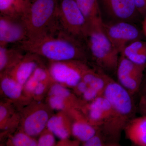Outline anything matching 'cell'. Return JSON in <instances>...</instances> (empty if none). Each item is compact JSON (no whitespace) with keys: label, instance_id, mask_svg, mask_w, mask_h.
<instances>
[{"label":"cell","instance_id":"obj_32","mask_svg":"<svg viewBox=\"0 0 146 146\" xmlns=\"http://www.w3.org/2000/svg\"><path fill=\"white\" fill-rule=\"evenodd\" d=\"M142 31L144 36L146 38V16L144 17L143 21L142 23Z\"/></svg>","mask_w":146,"mask_h":146},{"label":"cell","instance_id":"obj_11","mask_svg":"<svg viewBox=\"0 0 146 146\" xmlns=\"http://www.w3.org/2000/svg\"><path fill=\"white\" fill-rule=\"evenodd\" d=\"M80 110L91 124L101 129L109 121L112 110L109 102L102 95L85 103Z\"/></svg>","mask_w":146,"mask_h":146},{"label":"cell","instance_id":"obj_10","mask_svg":"<svg viewBox=\"0 0 146 146\" xmlns=\"http://www.w3.org/2000/svg\"><path fill=\"white\" fill-rule=\"evenodd\" d=\"M47 109L40 104L29 108L21 119L22 131L33 137L41 134L51 117Z\"/></svg>","mask_w":146,"mask_h":146},{"label":"cell","instance_id":"obj_16","mask_svg":"<svg viewBox=\"0 0 146 146\" xmlns=\"http://www.w3.org/2000/svg\"><path fill=\"white\" fill-rule=\"evenodd\" d=\"M124 131L126 138L135 145L146 146V115L132 119Z\"/></svg>","mask_w":146,"mask_h":146},{"label":"cell","instance_id":"obj_31","mask_svg":"<svg viewBox=\"0 0 146 146\" xmlns=\"http://www.w3.org/2000/svg\"><path fill=\"white\" fill-rule=\"evenodd\" d=\"M88 87V84L85 82L81 80L74 88L77 95L82 96Z\"/></svg>","mask_w":146,"mask_h":146},{"label":"cell","instance_id":"obj_30","mask_svg":"<svg viewBox=\"0 0 146 146\" xmlns=\"http://www.w3.org/2000/svg\"><path fill=\"white\" fill-rule=\"evenodd\" d=\"M138 111L142 115H146V94H142L138 103Z\"/></svg>","mask_w":146,"mask_h":146},{"label":"cell","instance_id":"obj_1","mask_svg":"<svg viewBox=\"0 0 146 146\" xmlns=\"http://www.w3.org/2000/svg\"><path fill=\"white\" fill-rule=\"evenodd\" d=\"M25 52L35 54L49 61L79 60L86 62L87 52L83 42L63 31L18 44Z\"/></svg>","mask_w":146,"mask_h":146},{"label":"cell","instance_id":"obj_4","mask_svg":"<svg viewBox=\"0 0 146 146\" xmlns=\"http://www.w3.org/2000/svg\"><path fill=\"white\" fill-rule=\"evenodd\" d=\"M104 23L89 25L84 42L86 50L100 67L108 72L117 71L119 53L112 44L103 28Z\"/></svg>","mask_w":146,"mask_h":146},{"label":"cell","instance_id":"obj_25","mask_svg":"<svg viewBox=\"0 0 146 146\" xmlns=\"http://www.w3.org/2000/svg\"><path fill=\"white\" fill-rule=\"evenodd\" d=\"M17 0H0L1 15H13L21 14L16 9Z\"/></svg>","mask_w":146,"mask_h":146},{"label":"cell","instance_id":"obj_22","mask_svg":"<svg viewBox=\"0 0 146 146\" xmlns=\"http://www.w3.org/2000/svg\"><path fill=\"white\" fill-rule=\"evenodd\" d=\"M13 108L10 104L1 103L0 106V125L1 129L2 130L8 129L11 127L15 122L18 121L17 117H15ZM16 123V122H15Z\"/></svg>","mask_w":146,"mask_h":146},{"label":"cell","instance_id":"obj_14","mask_svg":"<svg viewBox=\"0 0 146 146\" xmlns=\"http://www.w3.org/2000/svg\"><path fill=\"white\" fill-rule=\"evenodd\" d=\"M69 115L72 119V135L82 143L89 140L99 130L92 125L80 110L74 109Z\"/></svg>","mask_w":146,"mask_h":146},{"label":"cell","instance_id":"obj_20","mask_svg":"<svg viewBox=\"0 0 146 146\" xmlns=\"http://www.w3.org/2000/svg\"><path fill=\"white\" fill-rule=\"evenodd\" d=\"M1 88L5 96L14 100L21 98L23 90V86L7 72L1 74Z\"/></svg>","mask_w":146,"mask_h":146},{"label":"cell","instance_id":"obj_27","mask_svg":"<svg viewBox=\"0 0 146 146\" xmlns=\"http://www.w3.org/2000/svg\"><path fill=\"white\" fill-rule=\"evenodd\" d=\"M52 80H53L51 78L46 80L39 82L33 91L32 96L34 97L37 100L41 98V97L46 93L48 86L49 82H50Z\"/></svg>","mask_w":146,"mask_h":146},{"label":"cell","instance_id":"obj_3","mask_svg":"<svg viewBox=\"0 0 146 146\" xmlns=\"http://www.w3.org/2000/svg\"><path fill=\"white\" fill-rule=\"evenodd\" d=\"M58 9V0H30L21 13L28 39L40 38L61 29Z\"/></svg>","mask_w":146,"mask_h":146},{"label":"cell","instance_id":"obj_5","mask_svg":"<svg viewBox=\"0 0 146 146\" xmlns=\"http://www.w3.org/2000/svg\"><path fill=\"white\" fill-rule=\"evenodd\" d=\"M58 15L61 29L83 42L89 25L75 0H58Z\"/></svg>","mask_w":146,"mask_h":146},{"label":"cell","instance_id":"obj_21","mask_svg":"<svg viewBox=\"0 0 146 146\" xmlns=\"http://www.w3.org/2000/svg\"><path fill=\"white\" fill-rule=\"evenodd\" d=\"M107 75L103 71H96L89 67L84 73L82 80L103 95L106 85Z\"/></svg>","mask_w":146,"mask_h":146},{"label":"cell","instance_id":"obj_24","mask_svg":"<svg viewBox=\"0 0 146 146\" xmlns=\"http://www.w3.org/2000/svg\"><path fill=\"white\" fill-rule=\"evenodd\" d=\"M82 145L84 146H117L119 145L110 140L99 129L96 134L85 142Z\"/></svg>","mask_w":146,"mask_h":146},{"label":"cell","instance_id":"obj_13","mask_svg":"<svg viewBox=\"0 0 146 146\" xmlns=\"http://www.w3.org/2000/svg\"><path fill=\"white\" fill-rule=\"evenodd\" d=\"M25 52L23 57L13 68L6 72L23 86L36 68L44 64L42 60V57L33 53Z\"/></svg>","mask_w":146,"mask_h":146},{"label":"cell","instance_id":"obj_33","mask_svg":"<svg viewBox=\"0 0 146 146\" xmlns=\"http://www.w3.org/2000/svg\"><path fill=\"white\" fill-rule=\"evenodd\" d=\"M146 94V82L144 85L143 87V91H142V94Z\"/></svg>","mask_w":146,"mask_h":146},{"label":"cell","instance_id":"obj_15","mask_svg":"<svg viewBox=\"0 0 146 146\" xmlns=\"http://www.w3.org/2000/svg\"><path fill=\"white\" fill-rule=\"evenodd\" d=\"M72 120L66 112L61 111L51 116L47 123V129L55 136L62 140H66L72 134Z\"/></svg>","mask_w":146,"mask_h":146},{"label":"cell","instance_id":"obj_17","mask_svg":"<svg viewBox=\"0 0 146 146\" xmlns=\"http://www.w3.org/2000/svg\"><path fill=\"white\" fill-rule=\"evenodd\" d=\"M25 52L18 47L8 48L0 46V72H7L13 68L23 57Z\"/></svg>","mask_w":146,"mask_h":146},{"label":"cell","instance_id":"obj_28","mask_svg":"<svg viewBox=\"0 0 146 146\" xmlns=\"http://www.w3.org/2000/svg\"><path fill=\"white\" fill-rule=\"evenodd\" d=\"M98 91L91 87H88L86 91L82 94V100L84 102H89L93 101L98 97L102 96Z\"/></svg>","mask_w":146,"mask_h":146},{"label":"cell","instance_id":"obj_19","mask_svg":"<svg viewBox=\"0 0 146 146\" xmlns=\"http://www.w3.org/2000/svg\"><path fill=\"white\" fill-rule=\"evenodd\" d=\"M121 55L140 65L146 64V41L136 40L128 45Z\"/></svg>","mask_w":146,"mask_h":146},{"label":"cell","instance_id":"obj_34","mask_svg":"<svg viewBox=\"0 0 146 146\" xmlns=\"http://www.w3.org/2000/svg\"><path fill=\"white\" fill-rule=\"evenodd\" d=\"M146 68V65H145V68Z\"/></svg>","mask_w":146,"mask_h":146},{"label":"cell","instance_id":"obj_26","mask_svg":"<svg viewBox=\"0 0 146 146\" xmlns=\"http://www.w3.org/2000/svg\"><path fill=\"white\" fill-rule=\"evenodd\" d=\"M37 142L38 146H52L55 145L54 135L49 130L43 131L41 133Z\"/></svg>","mask_w":146,"mask_h":146},{"label":"cell","instance_id":"obj_23","mask_svg":"<svg viewBox=\"0 0 146 146\" xmlns=\"http://www.w3.org/2000/svg\"><path fill=\"white\" fill-rule=\"evenodd\" d=\"M8 145L14 146H37V142L33 137L28 135L24 131L18 132L9 139Z\"/></svg>","mask_w":146,"mask_h":146},{"label":"cell","instance_id":"obj_9","mask_svg":"<svg viewBox=\"0 0 146 146\" xmlns=\"http://www.w3.org/2000/svg\"><path fill=\"white\" fill-rule=\"evenodd\" d=\"M145 69V65L136 64L121 55L116 71L118 83L133 96L141 87Z\"/></svg>","mask_w":146,"mask_h":146},{"label":"cell","instance_id":"obj_29","mask_svg":"<svg viewBox=\"0 0 146 146\" xmlns=\"http://www.w3.org/2000/svg\"><path fill=\"white\" fill-rule=\"evenodd\" d=\"M137 11L142 17L146 16V0H134Z\"/></svg>","mask_w":146,"mask_h":146},{"label":"cell","instance_id":"obj_12","mask_svg":"<svg viewBox=\"0 0 146 146\" xmlns=\"http://www.w3.org/2000/svg\"><path fill=\"white\" fill-rule=\"evenodd\" d=\"M106 11L117 21H128L139 14L134 0H99Z\"/></svg>","mask_w":146,"mask_h":146},{"label":"cell","instance_id":"obj_6","mask_svg":"<svg viewBox=\"0 0 146 146\" xmlns=\"http://www.w3.org/2000/svg\"><path fill=\"white\" fill-rule=\"evenodd\" d=\"M86 62L79 60L50 61L48 70L54 81L74 88L82 80L89 68Z\"/></svg>","mask_w":146,"mask_h":146},{"label":"cell","instance_id":"obj_7","mask_svg":"<svg viewBox=\"0 0 146 146\" xmlns=\"http://www.w3.org/2000/svg\"><path fill=\"white\" fill-rule=\"evenodd\" d=\"M105 32L120 54L131 42L142 39L144 36L143 31L128 21H117L115 23H104Z\"/></svg>","mask_w":146,"mask_h":146},{"label":"cell","instance_id":"obj_2","mask_svg":"<svg viewBox=\"0 0 146 146\" xmlns=\"http://www.w3.org/2000/svg\"><path fill=\"white\" fill-rule=\"evenodd\" d=\"M103 95L109 102L112 110L109 121L100 130L110 140L119 145L122 132L135 117L136 108L132 96L108 75Z\"/></svg>","mask_w":146,"mask_h":146},{"label":"cell","instance_id":"obj_18","mask_svg":"<svg viewBox=\"0 0 146 146\" xmlns=\"http://www.w3.org/2000/svg\"><path fill=\"white\" fill-rule=\"evenodd\" d=\"M75 1L89 25L103 23L99 0H75Z\"/></svg>","mask_w":146,"mask_h":146},{"label":"cell","instance_id":"obj_8","mask_svg":"<svg viewBox=\"0 0 146 146\" xmlns=\"http://www.w3.org/2000/svg\"><path fill=\"white\" fill-rule=\"evenodd\" d=\"M27 30L21 14L0 15V46L20 44L28 39Z\"/></svg>","mask_w":146,"mask_h":146}]
</instances>
